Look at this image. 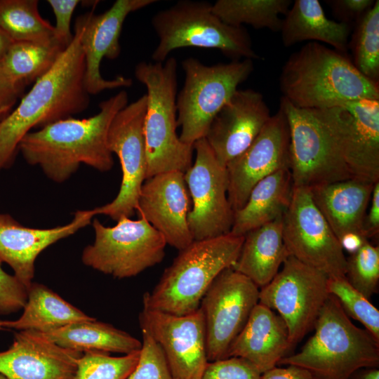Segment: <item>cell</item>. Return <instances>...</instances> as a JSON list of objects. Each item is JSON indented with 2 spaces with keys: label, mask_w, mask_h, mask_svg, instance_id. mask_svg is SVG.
Here are the masks:
<instances>
[{
  "label": "cell",
  "mask_w": 379,
  "mask_h": 379,
  "mask_svg": "<svg viewBox=\"0 0 379 379\" xmlns=\"http://www.w3.org/2000/svg\"><path fill=\"white\" fill-rule=\"evenodd\" d=\"M128 102V93L122 90L101 102L99 112L91 117H69L29 132L18 149L28 164L39 166L49 179L58 183L69 179L81 164L108 171L114 165L107 144L109 128Z\"/></svg>",
  "instance_id": "obj_1"
},
{
  "label": "cell",
  "mask_w": 379,
  "mask_h": 379,
  "mask_svg": "<svg viewBox=\"0 0 379 379\" xmlns=\"http://www.w3.org/2000/svg\"><path fill=\"white\" fill-rule=\"evenodd\" d=\"M84 76V54L79 32L74 27L71 44L53 67L0 120V171L13 161L20 142L32 128L72 117L88 108L90 95Z\"/></svg>",
  "instance_id": "obj_2"
},
{
  "label": "cell",
  "mask_w": 379,
  "mask_h": 379,
  "mask_svg": "<svg viewBox=\"0 0 379 379\" xmlns=\"http://www.w3.org/2000/svg\"><path fill=\"white\" fill-rule=\"evenodd\" d=\"M283 98L300 108L326 109L361 99L379 100V85L345 54L314 41L292 53L279 77Z\"/></svg>",
  "instance_id": "obj_3"
},
{
  "label": "cell",
  "mask_w": 379,
  "mask_h": 379,
  "mask_svg": "<svg viewBox=\"0 0 379 379\" xmlns=\"http://www.w3.org/2000/svg\"><path fill=\"white\" fill-rule=\"evenodd\" d=\"M244 239L230 232L193 241L179 251L152 291L145 293L143 307L175 315L197 310L215 279L236 262Z\"/></svg>",
  "instance_id": "obj_4"
},
{
  "label": "cell",
  "mask_w": 379,
  "mask_h": 379,
  "mask_svg": "<svg viewBox=\"0 0 379 379\" xmlns=\"http://www.w3.org/2000/svg\"><path fill=\"white\" fill-rule=\"evenodd\" d=\"M313 328L300 351L278 365L300 366L315 379H348L361 368L378 367L379 342L352 322L334 296H328Z\"/></svg>",
  "instance_id": "obj_5"
},
{
  "label": "cell",
  "mask_w": 379,
  "mask_h": 379,
  "mask_svg": "<svg viewBox=\"0 0 379 379\" xmlns=\"http://www.w3.org/2000/svg\"><path fill=\"white\" fill-rule=\"evenodd\" d=\"M177 61L140 62L135 77L147 88L144 136L147 158L146 179L157 174L180 171L191 166L193 145L183 143L177 134Z\"/></svg>",
  "instance_id": "obj_6"
},
{
  "label": "cell",
  "mask_w": 379,
  "mask_h": 379,
  "mask_svg": "<svg viewBox=\"0 0 379 379\" xmlns=\"http://www.w3.org/2000/svg\"><path fill=\"white\" fill-rule=\"evenodd\" d=\"M151 23L159 43L152 54L155 62H163L178 48H215L232 60H258L249 34L244 27L223 22L208 1L181 0L161 10Z\"/></svg>",
  "instance_id": "obj_7"
},
{
  "label": "cell",
  "mask_w": 379,
  "mask_h": 379,
  "mask_svg": "<svg viewBox=\"0 0 379 379\" xmlns=\"http://www.w3.org/2000/svg\"><path fill=\"white\" fill-rule=\"evenodd\" d=\"M290 135V172L293 187L352 178L344 162L333 124L331 107L300 108L281 97Z\"/></svg>",
  "instance_id": "obj_8"
},
{
  "label": "cell",
  "mask_w": 379,
  "mask_h": 379,
  "mask_svg": "<svg viewBox=\"0 0 379 379\" xmlns=\"http://www.w3.org/2000/svg\"><path fill=\"white\" fill-rule=\"evenodd\" d=\"M181 65L185 81L176 97L177 123L181 127L179 138L193 145L205 137L215 115L253 72V60L206 65L190 57Z\"/></svg>",
  "instance_id": "obj_9"
},
{
  "label": "cell",
  "mask_w": 379,
  "mask_h": 379,
  "mask_svg": "<svg viewBox=\"0 0 379 379\" xmlns=\"http://www.w3.org/2000/svg\"><path fill=\"white\" fill-rule=\"evenodd\" d=\"M95 241L82 252L83 263L103 274L124 279L136 276L160 263L166 242L143 217H122L107 227L95 218Z\"/></svg>",
  "instance_id": "obj_10"
},
{
  "label": "cell",
  "mask_w": 379,
  "mask_h": 379,
  "mask_svg": "<svg viewBox=\"0 0 379 379\" xmlns=\"http://www.w3.org/2000/svg\"><path fill=\"white\" fill-rule=\"evenodd\" d=\"M327 279L322 272L289 255L281 271L260 290L259 303L284 320L291 347L313 329L330 295Z\"/></svg>",
  "instance_id": "obj_11"
},
{
  "label": "cell",
  "mask_w": 379,
  "mask_h": 379,
  "mask_svg": "<svg viewBox=\"0 0 379 379\" xmlns=\"http://www.w3.org/2000/svg\"><path fill=\"white\" fill-rule=\"evenodd\" d=\"M283 237L290 255L328 277H345L344 251L313 201L310 188L293 187L283 215Z\"/></svg>",
  "instance_id": "obj_12"
},
{
  "label": "cell",
  "mask_w": 379,
  "mask_h": 379,
  "mask_svg": "<svg viewBox=\"0 0 379 379\" xmlns=\"http://www.w3.org/2000/svg\"><path fill=\"white\" fill-rule=\"evenodd\" d=\"M260 290L250 279L232 267L212 282L200 304L205 325L208 361L225 359L259 302Z\"/></svg>",
  "instance_id": "obj_13"
},
{
  "label": "cell",
  "mask_w": 379,
  "mask_h": 379,
  "mask_svg": "<svg viewBox=\"0 0 379 379\" xmlns=\"http://www.w3.org/2000/svg\"><path fill=\"white\" fill-rule=\"evenodd\" d=\"M146 107L147 95L144 94L121 109L112 121L107 144L119 159L122 180L117 197L111 202L93 208L95 215H106L117 221L122 217L130 218L136 211L147 173L144 136Z\"/></svg>",
  "instance_id": "obj_14"
},
{
  "label": "cell",
  "mask_w": 379,
  "mask_h": 379,
  "mask_svg": "<svg viewBox=\"0 0 379 379\" xmlns=\"http://www.w3.org/2000/svg\"><path fill=\"white\" fill-rule=\"evenodd\" d=\"M193 147L195 161L184 173V178L193 203L188 226L194 241H199L230 233L234 212L227 197L226 167L218 161L204 138Z\"/></svg>",
  "instance_id": "obj_15"
},
{
  "label": "cell",
  "mask_w": 379,
  "mask_h": 379,
  "mask_svg": "<svg viewBox=\"0 0 379 379\" xmlns=\"http://www.w3.org/2000/svg\"><path fill=\"white\" fill-rule=\"evenodd\" d=\"M157 0H117L100 14L88 12L79 15L74 27L80 34L85 60V87L89 95L120 87H130V78L117 76L105 79L100 73V64L105 58L117 59L121 53L119 38L126 17L133 12L156 3Z\"/></svg>",
  "instance_id": "obj_16"
},
{
  "label": "cell",
  "mask_w": 379,
  "mask_h": 379,
  "mask_svg": "<svg viewBox=\"0 0 379 379\" xmlns=\"http://www.w3.org/2000/svg\"><path fill=\"white\" fill-rule=\"evenodd\" d=\"M139 324L159 345L174 379L201 378L208 361L200 308L175 315L143 307Z\"/></svg>",
  "instance_id": "obj_17"
},
{
  "label": "cell",
  "mask_w": 379,
  "mask_h": 379,
  "mask_svg": "<svg viewBox=\"0 0 379 379\" xmlns=\"http://www.w3.org/2000/svg\"><path fill=\"white\" fill-rule=\"evenodd\" d=\"M226 168L227 197L234 212L244 206L250 192L259 181L280 169H290L289 128L281 106L250 146Z\"/></svg>",
  "instance_id": "obj_18"
},
{
  "label": "cell",
  "mask_w": 379,
  "mask_h": 379,
  "mask_svg": "<svg viewBox=\"0 0 379 379\" xmlns=\"http://www.w3.org/2000/svg\"><path fill=\"white\" fill-rule=\"evenodd\" d=\"M335 126L352 178L379 181V100L361 99L337 107Z\"/></svg>",
  "instance_id": "obj_19"
},
{
  "label": "cell",
  "mask_w": 379,
  "mask_h": 379,
  "mask_svg": "<svg viewBox=\"0 0 379 379\" xmlns=\"http://www.w3.org/2000/svg\"><path fill=\"white\" fill-rule=\"evenodd\" d=\"M270 117L260 92L237 89L215 115L204 138L218 161L226 167L250 146Z\"/></svg>",
  "instance_id": "obj_20"
},
{
  "label": "cell",
  "mask_w": 379,
  "mask_h": 379,
  "mask_svg": "<svg viewBox=\"0 0 379 379\" xmlns=\"http://www.w3.org/2000/svg\"><path fill=\"white\" fill-rule=\"evenodd\" d=\"M189 203L184 173L169 171L145 180L136 211L163 235L166 244L180 251L194 241L187 222Z\"/></svg>",
  "instance_id": "obj_21"
},
{
  "label": "cell",
  "mask_w": 379,
  "mask_h": 379,
  "mask_svg": "<svg viewBox=\"0 0 379 379\" xmlns=\"http://www.w3.org/2000/svg\"><path fill=\"white\" fill-rule=\"evenodd\" d=\"M82 354L37 331H18L11 345L0 352V374L7 379H73Z\"/></svg>",
  "instance_id": "obj_22"
},
{
  "label": "cell",
  "mask_w": 379,
  "mask_h": 379,
  "mask_svg": "<svg viewBox=\"0 0 379 379\" xmlns=\"http://www.w3.org/2000/svg\"><path fill=\"white\" fill-rule=\"evenodd\" d=\"M94 210L77 211L67 225L48 229L22 225L11 215L0 213V261L8 264L14 276L27 288L34 276V262L46 248L91 222Z\"/></svg>",
  "instance_id": "obj_23"
},
{
  "label": "cell",
  "mask_w": 379,
  "mask_h": 379,
  "mask_svg": "<svg viewBox=\"0 0 379 379\" xmlns=\"http://www.w3.org/2000/svg\"><path fill=\"white\" fill-rule=\"evenodd\" d=\"M291 349L284 320L274 311L258 302L230 345L227 358L246 359L262 374L277 366Z\"/></svg>",
  "instance_id": "obj_24"
},
{
  "label": "cell",
  "mask_w": 379,
  "mask_h": 379,
  "mask_svg": "<svg viewBox=\"0 0 379 379\" xmlns=\"http://www.w3.org/2000/svg\"><path fill=\"white\" fill-rule=\"evenodd\" d=\"M374 184L350 178L310 188L313 201L338 240L350 232L363 235Z\"/></svg>",
  "instance_id": "obj_25"
},
{
  "label": "cell",
  "mask_w": 379,
  "mask_h": 379,
  "mask_svg": "<svg viewBox=\"0 0 379 379\" xmlns=\"http://www.w3.org/2000/svg\"><path fill=\"white\" fill-rule=\"evenodd\" d=\"M352 25L328 18L318 0H295L282 19L280 32L285 47L304 41L324 42L345 54Z\"/></svg>",
  "instance_id": "obj_26"
},
{
  "label": "cell",
  "mask_w": 379,
  "mask_h": 379,
  "mask_svg": "<svg viewBox=\"0 0 379 379\" xmlns=\"http://www.w3.org/2000/svg\"><path fill=\"white\" fill-rule=\"evenodd\" d=\"M290 254L283 237V216L244 235L239 255L232 267L258 288L269 284Z\"/></svg>",
  "instance_id": "obj_27"
},
{
  "label": "cell",
  "mask_w": 379,
  "mask_h": 379,
  "mask_svg": "<svg viewBox=\"0 0 379 379\" xmlns=\"http://www.w3.org/2000/svg\"><path fill=\"white\" fill-rule=\"evenodd\" d=\"M293 182L289 168H282L259 181L244 206L234 213L230 233L244 236L251 230L282 217L291 202Z\"/></svg>",
  "instance_id": "obj_28"
},
{
  "label": "cell",
  "mask_w": 379,
  "mask_h": 379,
  "mask_svg": "<svg viewBox=\"0 0 379 379\" xmlns=\"http://www.w3.org/2000/svg\"><path fill=\"white\" fill-rule=\"evenodd\" d=\"M21 316L7 321L6 329L46 333L67 325L95 319L69 303L47 286L33 283Z\"/></svg>",
  "instance_id": "obj_29"
},
{
  "label": "cell",
  "mask_w": 379,
  "mask_h": 379,
  "mask_svg": "<svg viewBox=\"0 0 379 379\" xmlns=\"http://www.w3.org/2000/svg\"><path fill=\"white\" fill-rule=\"evenodd\" d=\"M39 333L61 347L82 353L103 352L127 354L140 350L142 347V342L129 333L95 319Z\"/></svg>",
  "instance_id": "obj_30"
},
{
  "label": "cell",
  "mask_w": 379,
  "mask_h": 379,
  "mask_svg": "<svg viewBox=\"0 0 379 379\" xmlns=\"http://www.w3.org/2000/svg\"><path fill=\"white\" fill-rule=\"evenodd\" d=\"M65 49L55 41L48 44L15 41L0 63L15 82L25 87L44 75Z\"/></svg>",
  "instance_id": "obj_31"
},
{
  "label": "cell",
  "mask_w": 379,
  "mask_h": 379,
  "mask_svg": "<svg viewBox=\"0 0 379 379\" xmlns=\"http://www.w3.org/2000/svg\"><path fill=\"white\" fill-rule=\"evenodd\" d=\"M291 4V0H218L212 4V11L233 27L246 24L277 32L281 25L280 15H284Z\"/></svg>",
  "instance_id": "obj_32"
},
{
  "label": "cell",
  "mask_w": 379,
  "mask_h": 379,
  "mask_svg": "<svg viewBox=\"0 0 379 379\" xmlns=\"http://www.w3.org/2000/svg\"><path fill=\"white\" fill-rule=\"evenodd\" d=\"M0 29L13 42L55 41L53 26L41 16L37 0H0Z\"/></svg>",
  "instance_id": "obj_33"
},
{
  "label": "cell",
  "mask_w": 379,
  "mask_h": 379,
  "mask_svg": "<svg viewBox=\"0 0 379 379\" xmlns=\"http://www.w3.org/2000/svg\"><path fill=\"white\" fill-rule=\"evenodd\" d=\"M352 63L365 77L379 81V1L357 21L349 46Z\"/></svg>",
  "instance_id": "obj_34"
},
{
  "label": "cell",
  "mask_w": 379,
  "mask_h": 379,
  "mask_svg": "<svg viewBox=\"0 0 379 379\" xmlns=\"http://www.w3.org/2000/svg\"><path fill=\"white\" fill-rule=\"evenodd\" d=\"M330 295L339 302L345 314L360 322L379 342V311L345 277H328Z\"/></svg>",
  "instance_id": "obj_35"
},
{
  "label": "cell",
  "mask_w": 379,
  "mask_h": 379,
  "mask_svg": "<svg viewBox=\"0 0 379 379\" xmlns=\"http://www.w3.org/2000/svg\"><path fill=\"white\" fill-rule=\"evenodd\" d=\"M140 351L121 357L103 352H84L73 379H127L138 362Z\"/></svg>",
  "instance_id": "obj_36"
},
{
  "label": "cell",
  "mask_w": 379,
  "mask_h": 379,
  "mask_svg": "<svg viewBox=\"0 0 379 379\" xmlns=\"http://www.w3.org/2000/svg\"><path fill=\"white\" fill-rule=\"evenodd\" d=\"M345 277L354 288L370 300L378 291V246H373L367 241L346 258Z\"/></svg>",
  "instance_id": "obj_37"
},
{
  "label": "cell",
  "mask_w": 379,
  "mask_h": 379,
  "mask_svg": "<svg viewBox=\"0 0 379 379\" xmlns=\"http://www.w3.org/2000/svg\"><path fill=\"white\" fill-rule=\"evenodd\" d=\"M138 362L127 379H174L159 345L143 328Z\"/></svg>",
  "instance_id": "obj_38"
},
{
  "label": "cell",
  "mask_w": 379,
  "mask_h": 379,
  "mask_svg": "<svg viewBox=\"0 0 379 379\" xmlns=\"http://www.w3.org/2000/svg\"><path fill=\"white\" fill-rule=\"evenodd\" d=\"M261 373L249 361L228 357L208 361L201 379H260Z\"/></svg>",
  "instance_id": "obj_39"
},
{
  "label": "cell",
  "mask_w": 379,
  "mask_h": 379,
  "mask_svg": "<svg viewBox=\"0 0 379 379\" xmlns=\"http://www.w3.org/2000/svg\"><path fill=\"white\" fill-rule=\"evenodd\" d=\"M27 299V288L14 276L8 274L0 261V315L22 310Z\"/></svg>",
  "instance_id": "obj_40"
},
{
  "label": "cell",
  "mask_w": 379,
  "mask_h": 379,
  "mask_svg": "<svg viewBox=\"0 0 379 379\" xmlns=\"http://www.w3.org/2000/svg\"><path fill=\"white\" fill-rule=\"evenodd\" d=\"M55 17L54 40L66 48L72 42L74 34L70 29L72 18L78 4L79 0H48Z\"/></svg>",
  "instance_id": "obj_41"
},
{
  "label": "cell",
  "mask_w": 379,
  "mask_h": 379,
  "mask_svg": "<svg viewBox=\"0 0 379 379\" xmlns=\"http://www.w3.org/2000/svg\"><path fill=\"white\" fill-rule=\"evenodd\" d=\"M339 22L349 25L357 21L373 5V0H331L326 1Z\"/></svg>",
  "instance_id": "obj_42"
},
{
  "label": "cell",
  "mask_w": 379,
  "mask_h": 379,
  "mask_svg": "<svg viewBox=\"0 0 379 379\" xmlns=\"http://www.w3.org/2000/svg\"><path fill=\"white\" fill-rule=\"evenodd\" d=\"M23 88L10 77L0 63V116L8 114Z\"/></svg>",
  "instance_id": "obj_43"
},
{
  "label": "cell",
  "mask_w": 379,
  "mask_h": 379,
  "mask_svg": "<svg viewBox=\"0 0 379 379\" xmlns=\"http://www.w3.org/2000/svg\"><path fill=\"white\" fill-rule=\"evenodd\" d=\"M369 204L362 227V234L366 239L376 236L379 232V181L373 185Z\"/></svg>",
  "instance_id": "obj_44"
},
{
  "label": "cell",
  "mask_w": 379,
  "mask_h": 379,
  "mask_svg": "<svg viewBox=\"0 0 379 379\" xmlns=\"http://www.w3.org/2000/svg\"><path fill=\"white\" fill-rule=\"evenodd\" d=\"M260 379H315L306 369L294 365L275 366L261 374Z\"/></svg>",
  "instance_id": "obj_45"
},
{
  "label": "cell",
  "mask_w": 379,
  "mask_h": 379,
  "mask_svg": "<svg viewBox=\"0 0 379 379\" xmlns=\"http://www.w3.org/2000/svg\"><path fill=\"white\" fill-rule=\"evenodd\" d=\"M343 251L352 254L359 249L368 240L357 232H350L342 236L338 240Z\"/></svg>",
  "instance_id": "obj_46"
},
{
  "label": "cell",
  "mask_w": 379,
  "mask_h": 379,
  "mask_svg": "<svg viewBox=\"0 0 379 379\" xmlns=\"http://www.w3.org/2000/svg\"><path fill=\"white\" fill-rule=\"evenodd\" d=\"M348 379H379L378 367L361 368L353 372Z\"/></svg>",
  "instance_id": "obj_47"
},
{
  "label": "cell",
  "mask_w": 379,
  "mask_h": 379,
  "mask_svg": "<svg viewBox=\"0 0 379 379\" xmlns=\"http://www.w3.org/2000/svg\"><path fill=\"white\" fill-rule=\"evenodd\" d=\"M12 43V40L0 29V61Z\"/></svg>",
  "instance_id": "obj_48"
},
{
  "label": "cell",
  "mask_w": 379,
  "mask_h": 379,
  "mask_svg": "<svg viewBox=\"0 0 379 379\" xmlns=\"http://www.w3.org/2000/svg\"><path fill=\"white\" fill-rule=\"evenodd\" d=\"M6 324H7L6 320H0V331H4L6 329Z\"/></svg>",
  "instance_id": "obj_49"
},
{
  "label": "cell",
  "mask_w": 379,
  "mask_h": 379,
  "mask_svg": "<svg viewBox=\"0 0 379 379\" xmlns=\"http://www.w3.org/2000/svg\"><path fill=\"white\" fill-rule=\"evenodd\" d=\"M0 379H7V378L4 377L3 375L0 374Z\"/></svg>",
  "instance_id": "obj_50"
},
{
  "label": "cell",
  "mask_w": 379,
  "mask_h": 379,
  "mask_svg": "<svg viewBox=\"0 0 379 379\" xmlns=\"http://www.w3.org/2000/svg\"><path fill=\"white\" fill-rule=\"evenodd\" d=\"M4 117L0 116V120L2 119Z\"/></svg>",
  "instance_id": "obj_51"
}]
</instances>
